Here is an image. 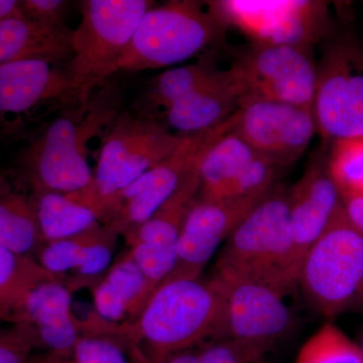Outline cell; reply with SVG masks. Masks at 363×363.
Wrapping results in <instances>:
<instances>
[{
	"label": "cell",
	"mask_w": 363,
	"mask_h": 363,
	"mask_svg": "<svg viewBox=\"0 0 363 363\" xmlns=\"http://www.w3.org/2000/svg\"><path fill=\"white\" fill-rule=\"evenodd\" d=\"M222 300L213 279H166L157 286L135 321L108 324L135 341L152 363L179 351L215 340Z\"/></svg>",
	"instance_id": "1"
},
{
	"label": "cell",
	"mask_w": 363,
	"mask_h": 363,
	"mask_svg": "<svg viewBox=\"0 0 363 363\" xmlns=\"http://www.w3.org/2000/svg\"><path fill=\"white\" fill-rule=\"evenodd\" d=\"M113 92L92 94L85 104L67 109L48 125L25 156L26 176L35 194H73L89 187V145L106 133L119 116Z\"/></svg>",
	"instance_id": "2"
},
{
	"label": "cell",
	"mask_w": 363,
	"mask_h": 363,
	"mask_svg": "<svg viewBox=\"0 0 363 363\" xmlns=\"http://www.w3.org/2000/svg\"><path fill=\"white\" fill-rule=\"evenodd\" d=\"M214 269L262 281L285 297L298 290L288 190L274 186L253 208L224 242Z\"/></svg>",
	"instance_id": "3"
},
{
	"label": "cell",
	"mask_w": 363,
	"mask_h": 363,
	"mask_svg": "<svg viewBox=\"0 0 363 363\" xmlns=\"http://www.w3.org/2000/svg\"><path fill=\"white\" fill-rule=\"evenodd\" d=\"M298 289L328 321L350 313L363 316V236L343 207L303 257Z\"/></svg>",
	"instance_id": "4"
},
{
	"label": "cell",
	"mask_w": 363,
	"mask_h": 363,
	"mask_svg": "<svg viewBox=\"0 0 363 363\" xmlns=\"http://www.w3.org/2000/svg\"><path fill=\"white\" fill-rule=\"evenodd\" d=\"M183 135L145 114L119 113L104 135L92 184L67 195L92 208L104 223L114 198L168 157Z\"/></svg>",
	"instance_id": "5"
},
{
	"label": "cell",
	"mask_w": 363,
	"mask_h": 363,
	"mask_svg": "<svg viewBox=\"0 0 363 363\" xmlns=\"http://www.w3.org/2000/svg\"><path fill=\"white\" fill-rule=\"evenodd\" d=\"M226 26L205 2L174 0L145 13L116 72L166 68L217 42Z\"/></svg>",
	"instance_id": "6"
},
{
	"label": "cell",
	"mask_w": 363,
	"mask_h": 363,
	"mask_svg": "<svg viewBox=\"0 0 363 363\" xmlns=\"http://www.w3.org/2000/svg\"><path fill=\"white\" fill-rule=\"evenodd\" d=\"M154 7L149 0H85L82 20L72 32L70 74L82 104L116 73L136 28Z\"/></svg>",
	"instance_id": "7"
},
{
	"label": "cell",
	"mask_w": 363,
	"mask_h": 363,
	"mask_svg": "<svg viewBox=\"0 0 363 363\" xmlns=\"http://www.w3.org/2000/svg\"><path fill=\"white\" fill-rule=\"evenodd\" d=\"M233 126L234 114L209 130L184 135L168 157L114 198L104 223L113 227L124 238L130 235L174 194L186 177L201 164L210 147Z\"/></svg>",
	"instance_id": "8"
},
{
	"label": "cell",
	"mask_w": 363,
	"mask_h": 363,
	"mask_svg": "<svg viewBox=\"0 0 363 363\" xmlns=\"http://www.w3.org/2000/svg\"><path fill=\"white\" fill-rule=\"evenodd\" d=\"M228 71L240 88L241 97L313 108L317 64L312 48L253 43L238 55Z\"/></svg>",
	"instance_id": "9"
},
{
	"label": "cell",
	"mask_w": 363,
	"mask_h": 363,
	"mask_svg": "<svg viewBox=\"0 0 363 363\" xmlns=\"http://www.w3.org/2000/svg\"><path fill=\"white\" fill-rule=\"evenodd\" d=\"M222 300L220 326L215 340L245 341L272 350L295 325L285 296L267 284L230 272L213 271Z\"/></svg>",
	"instance_id": "10"
},
{
	"label": "cell",
	"mask_w": 363,
	"mask_h": 363,
	"mask_svg": "<svg viewBox=\"0 0 363 363\" xmlns=\"http://www.w3.org/2000/svg\"><path fill=\"white\" fill-rule=\"evenodd\" d=\"M313 113L325 140L363 135V49L353 40L333 43L317 64Z\"/></svg>",
	"instance_id": "11"
},
{
	"label": "cell",
	"mask_w": 363,
	"mask_h": 363,
	"mask_svg": "<svg viewBox=\"0 0 363 363\" xmlns=\"http://www.w3.org/2000/svg\"><path fill=\"white\" fill-rule=\"evenodd\" d=\"M224 23L238 26L255 44L309 47L324 35L328 6L322 1H210Z\"/></svg>",
	"instance_id": "12"
},
{
	"label": "cell",
	"mask_w": 363,
	"mask_h": 363,
	"mask_svg": "<svg viewBox=\"0 0 363 363\" xmlns=\"http://www.w3.org/2000/svg\"><path fill=\"white\" fill-rule=\"evenodd\" d=\"M233 130L279 169L300 159L317 133L312 107L243 96Z\"/></svg>",
	"instance_id": "13"
},
{
	"label": "cell",
	"mask_w": 363,
	"mask_h": 363,
	"mask_svg": "<svg viewBox=\"0 0 363 363\" xmlns=\"http://www.w3.org/2000/svg\"><path fill=\"white\" fill-rule=\"evenodd\" d=\"M269 193L224 199L198 197L182 226L175 267L166 279L201 277L222 243Z\"/></svg>",
	"instance_id": "14"
},
{
	"label": "cell",
	"mask_w": 363,
	"mask_h": 363,
	"mask_svg": "<svg viewBox=\"0 0 363 363\" xmlns=\"http://www.w3.org/2000/svg\"><path fill=\"white\" fill-rule=\"evenodd\" d=\"M200 164L152 217L125 238L128 252L154 291L175 267L182 226L200 194Z\"/></svg>",
	"instance_id": "15"
},
{
	"label": "cell",
	"mask_w": 363,
	"mask_h": 363,
	"mask_svg": "<svg viewBox=\"0 0 363 363\" xmlns=\"http://www.w3.org/2000/svg\"><path fill=\"white\" fill-rule=\"evenodd\" d=\"M72 295L62 279H48L30 289L2 320L23 327L35 350L65 354L82 334V320L74 315Z\"/></svg>",
	"instance_id": "16"
},
{
	"label": "cell",
	"mask_w": 363,
	"mask_h": 363,
	"mask_svg": "<svg viewBox=\"0 0 363 363\" xmlns=\"http://www.w3.org/2000/svg\"><path fill=\"white\" fill-rule=\"evenodd\" d=\"M79 102L80 94L70 71L56 61L23 60L0 67V116H21L48 104Z\"/></svg>",
	"instance_id": "17"
},
{
	"label": "cell",
	"mask_w": 363,
	"mask_h": 363,
	"mask_svg": "<svg viewBox=\"0 0 363 363\" xmlns=\"http://www.w3.org/2000/svg\"><path fill=\"white\" fill-rule=\"evenodd\" d=\"M119 236L113 227L98 223L70 238L45 243L35 260L72 292L90 289L113 264Z\"/></svg>",
	"instance_id": "18"
},
{
	"label": "cell",
	"mask_w": 363,
	"mask_h": 363,
	"mask_svg": "<svg viewBox=\"0 0 363 363\" xmlns=\"http://www.w3.org/2000/svg\"><path fill=\"white\" fill-rule=\"evenodd\" d=\"M288 196L294 250L301 267L306 252L342 209V197L329 173L327 157L313 160Z\"/></svg>",
	"instance_id": "19"
},
{
	"label": "cell",
	"mask_w": 363,
	"mask_h": 363,
	"mask_svg": "<svg viewBox=\"0 0 363 363\" xmlns=\"http://www.w3.org/2000/svg\"><path fill=\"white\" fill-rule=\"evenodd\" d=\"M241 93L228 70H217L164 116L179 135L200 133L218 125L238 111Z\"/></svg>",
	"instance_id": "20"
},
{
	"label": "cell",
	"mask_w": 363,
	"mask_h": 363,
	"mask_svg": "<svg viewBox=\"0 0 363 363\" xmlns=\"http://www.w3.org/2000/svg\"><path fill=\"white\" fill-rule=\"evenodd\" d=\"M94 314L109 324L135 321L154 289L126 250L90 288Z\"/></svg>",
	"instance_id": "21"
},
{
	"label": "cell",
	"mask_w": 363,
	"mask_h": 363,
	"mask_svg": "<svg viewBox=\"0 0 363 363\" xmlns=\"http://www.w3.org/2000/svg\"><path fill=\"white\" fill-rule=\"evenodd\" d=\"M73 30L18 16L0 21V67L23 60L71 58Z\"/></svg>",
	"instance_id": "22"
},
{
	"label": "cell",
	"mask_w": 363,
	"mask_h": 363,
	"mask_svg": "<svg viewBox=\"0 0 363 363\" xmlns=\"http://www.w3.org/2000/svg\"><path fill=\"white\" fill-rule=\"evenodd\" d=\"M30 363H152L142 348L92 313L82 320V334L65 354L35 353Z\"/></svg>",
	"instance_id": "23"
},
{
	"label": "cell",
	"mask_w": 363,
	"mask_h": 363,
	"mask_svg": "<svg viewBox=\"0 0 363 363\" xmlns=\"http://www.w3.org/2000/svg\"><path fill=\"white\" fill-rule=\"evenodd\" d=\"M257 152L233 130L224 133L207 150L200 164L199 197L224 199Z\"/></svg>",
	"instance_id": "24"
},
{
	"label": "cell",
	"mask_w": 363,
	"mask_h": 363,
	"mask_svg": "<svg viewBox=\"0 0 363 363\" xmlns=\"http://www.w3.org/2000/svg\"><path fill=\"white\" fill-rule=\"evenodd\" d=\"M44 245L32 198L0 191V247L35 259Z\"/></svg>",
	"instance_id": "25"
},
{
	"label": "cell",
	"mask_w": 363,
	"mask_h": 363,
	"mask_svg": "<svg viewBox=\"0 0 363 363\" xmlns=\"http://www.w3.org/2000/svg\"><path fill=\"white\" fill-rule=\"evenodd\" d=\"M33 200L45 243L70 238L102 223L92 208L71 196L40 193L35 194Z\"/></svg>",
	"instance_id": "26"
},
{
	"label": "cell",
	"mask_w": 363,
	"mask_h": 363,
	"mask_svg": "<svg viewBox=\"0 0 363 363\" xmlns=\"http://www.w3.org/2000/svg\"><path fill=\"white\" fill-rule=\"evenodd\" d=\"M218 70L214 61L204 58L197 63L169 69L152 81L147 89V104L166 113L188 93Z\"/></svg>",
	"instance_id": "27"
},
{
	"label": "cell",
	"mask_w": 363,
	"mask_h": 363,
	"mask_svg": "<svg viewBox=\"0 0 363 363\" xmlns=\"http://www.w3.org/2000/svg\"><path fill=\"white\" fill-rule=\"evenodd\" d=\"M52 279H60L45 272L33 257L0 247V320L30 289Z\"/></svg>",
	"instance_id": "28"
},
{
	"label": "cell",
	"mask_w": 363,
	"mask_h": 363,
	"mask_svg": "<svg viewBox=\"0 0 363 363\" xmlns=\"http://www.w3.org/2000/svg\"><path fill=\"white\" fill-rule=\"evenodd\" d=\"M295 363H363L357 342L334 322H325L298 351Z\"/></svg>",
	"instance_id": "29"
},
{
	"label": "cell",
	"mask_w": 363,
	"mask_h": 363,
	"mask_svg": "<svg viewBox=\"0 0 363 363\" xmlns=\"http://www.w3.org/2000/svg\"><path fill=\"white\" fill-rule=\"evenodd\" d=\"M271 350L245 341L211 340L174 353L160 363H257Z\"/></svg>",
	"instance_id": "30"
},
{
	"label": "cell",
	"mask_w": 363,
	"mask_h": 363,
	"mask_svg": "<svg viewBox=\"0 0 363 363\" xmlns=\"http://www.w3.org/2000/svg\"><path fill=\"white\" fill-rule=\"evenodd\" d=\"M327 164L341 194L363 196V135L334 140Z\"/></svg>",
	"instance_id": "31"
},
{
	"label": "cell",
	"mask_w": 363,
	"mask_h": 363,
	"mask_svg": "<svg viewBox=\"0 0 363 363\" xmlns=\"http://www.w3.org/2000/svg\"><path fill=\"white\" fill-rule=\"evenodd\" d=\"M35 345L23 327L13 325L0 331V363H30Z\"/></svg>",
	"instance_id": "32"
},
{
	"label": "cell",
	"mask_w": 363,
	"mask_h": 363,
	"mask_svg": "<svg viewBox=\"0 0 363 363\" xmlns=\"http://www.w3.org/2000/svg\"><path fill=\"white\" fill-rule=\"evenodd\" d=\"M21 13L28 20L52 26H64L62 21L66 1L62 0H23Z\"/></svg>",
	"instance_id": "33"
},
{
	"label": "cell",
	"mask_w": 363,
	"mask_h": 363,
	"mask_svg": "<svg viewBox=\"0 0 363 363\" xmlns=\"http://www.w3.org/2000/svg\"><path fill=\"white\" fill-rule=\"evenodd\" d=\"M343 212L346 218L363 236V196L341 194Z\"/></svg>",
	"instance_id": "34"
},
{
	"label": "cell",
	"mask_w": 363,
	"mask_h": 363,
	"mask_svg": "<svg viewBox=\"0 0 363 363\" xmlns=\"http://www.w3.org/2000/svg\"><path fill=\"white\" fill-rule=\"evenodd\" d=\"M18 16H23L21 13L20 1L0 0V21L18 18Z\"/></svg>",
	"instance_id": "35"
},
{
	"label": "cell",
	"mask_w": 363,
	"mask_h": 363,
	"mask_svg": "<svg viewBox=\"0 0 363 363\" xmlns=\"http://www.w3.org/2000/svg\"><path fill=\"white\" fill-rule=\"evenodd\" d=\"M358 345H359L360 351H362V357L363 360V329L360 332L359 340L357 341Z\"/></svg>",
	"instance_id": "36"
},
{
	"label": "cell",
	"mask_w": 363,
	"mask_h": 363,
	"mask_svg": "<svg viewBox=\"0 0 363 363\" xmlns=\"http://www.w3.org/2000/svg\"><path fill=\"white\" fill-rule=\"evenodd\" d=\"M257 363H276V362H267L266 358H264V359H262V360H260V362H257Z\"/></svg>",
	"instance_id": "37"
}]
</instances>
